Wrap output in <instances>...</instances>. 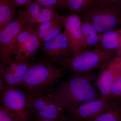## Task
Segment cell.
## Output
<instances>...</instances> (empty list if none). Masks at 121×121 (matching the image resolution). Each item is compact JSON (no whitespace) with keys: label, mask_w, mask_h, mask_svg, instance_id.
<instances>
[{"label":"cell","mask_w":121,"mask_h":121,"mask_svg":"<svg viewBox=\"0 0 121 121\" xmlns=\"http://www.w3.org/2000/svg\"><path fill=\"white\" fill-rule=\"evenodd\" d=\"M94 79L90 73H74L48 95L64 112L70 115L81 104L101 97L93 83Z\"/></svg>","instance_id":"obj_1"},{"label":"cell","mask_w":121,"mask_h":121,"mask_svg":"<svg viewBox=\"0 0 121 121\" xmlns=\"http://www.w3.org/2000/svg\"><path fill=\"white\" fill-rule=\"evenodd\" d=\"M55 66L45 58L34 62L19 87L27 93H44L50 90L67 72L64 68Z\"/></svg>","instance_id":"obj_2"},{"label":"cell","mask_w":121,"mask_h":121,"mask_svg":"<svg viewBox=\"0 0 121 121\" xmlns=\"http://www.w3.org/2000/svg\"><path fill=\"white\" fill-rule=\"evenodd\" d=\"M118 55L117 53L106 52L94 48L66 57L58 65L74 73L88 74L95 69H100Z\"/></svg>","instance_id":"obj_3"},{"label":"cell","mask_w":121,"mask_h":121,"mask_svg":"<svg viewBox=\"0 0 121 121\" xmlns=\"http://www.w3.org/2000/svg\"><path fill=\"white\" fill-rule=\"evenodd\" d=\"M99 33L117 30L121 21V5L105 4L98 0L89 9L82 12Z\"/></svg>","instance_id":"obj_4"},{"label":"cell","mask_w":121,"mask_h":121,"mask_svg":"<svg viewBox=\"0 0 121 121\" xmlns=\"http://www.w3.org/2000/svg\"><path fill=\"white\" fill-rule=\"evenodd\" d=\"M14 20L0 31V68L4 69L13 57L17 37L25 24L22 10Z\"/></svg>","instance_id":"obj_5"},{"label":"cell","mask_w":121,"mask_h":121,"mask_svg":"<svg viewBox=\"0 0 121 121\" xmlns=\"http://www.w3.org/2000/svg\"><path fill=\"white\" fill-rule=\"evenodd\" d=\"M27 95L30 112L35 114L37 118L59 121L65 116L64 112L48 95L36 92L27 93Z\"/></svg>","instance_id":"obj_6"},{"label":"cell","mask_w":121,"mask_h":121,"mask_svg":"<svg viewBox=\"0 0 121 121\" xmlns=\"http://www.w3.org/2000/svg\"><path fill=\"white\" fill-rule=\"evenodd\" d=\"M3 107L15 114L21 121H28L31 117L27 93L19 87H9L0 93Z\"/></svg>","instance_id":"obj_7"},{"label":"cell","mask_w":121,"mask_h":121,"mask_svg":"<svg viewBox=\"0 0 121 121\" xmlns=\"http://www.w3.org/2000/svg\"><path fill=\"white\" fill-rule=\"evenodd\" d=\"M40 43L33 31L24 25L17 37L13 58L21 62L31 61L35 58Z\"/></svg>","instance_id":"obj_8"},{"label":"cell","mask_w":121,"mask_h":121,"mask_svg":"<svg viewBox=\"0 0 121 121\" xmlns=\"http://www.w3.org/2000/svg\"><path fill=\"white\" fill-rule=\"evenodd\" d=\"M121 68V55L117 56L99 69L94 83L101 98L108 99L111 88Z\"/></svg>","instance_id":"obj_9"},{"label":"cell","mask_w":121,"mask_h":121,"mask_svg":"<svg viewBox=\"0 0 121 121\" xmlns=\"http://www.w3.org/2000/svg\"><path fill=\"white\" fill-rule=\"evenodd\" d=\"M82 23V18L75 13L66 17L65 18L64 32L68 39L71 56L86 50Z\"/></svg>","instance_id":"obj_10"},{"label":"cell","mask_w":121,"mask_h":121,"mask_svg":"<svg viewBox=\"0 0 121 121\" xmlns=\"http://www.w3.org/2000/svg\"><path fill=\"white\" fill-rule=\"evenodd\" d=\"M39 48L44 58L54 65H58L63 59L71 55L68 39L64 31L52 40L40 43Z\"/></svg>","instance_id":"obj_11"},{"label":"cell","mask_w":121,"mask_h":121,"mask_svg":"<svg viewBox=\"0 0 121 121\" xmlns=\"http://www.w3.org/2000/svg\"><path fill=\"white\" fill-rule=\"evenodd\" d=\"M114 101L101 97L93 99L81 104L70 115L75 121H91L110 108Z\"/></svg>","instance_id":"obj_12"},{"label":"cell","mask_w":121,"mask_h":121,"mask_svg":"<svg viewBox=\"0 0 121 121\" xmlns=\"http://www.w3.org/2000/svg\"><path fill=\"white\" fill-rule=\"evenodd\" d=\"M25 6V9L22 10L25 21V25L29 29L50 21L58 15L56 8L43 7L32 1Z\"/></svg>","instance_id":"obj_13"},{"label":"cell","mask_w":121,"mask_h":121,"mask_svg":"<svg viewBox=\"0 0 121 121\" xmlns=\"http://www.w3.org/2000/svg\"><path fill=\"white\" fill-rule=\"evenodd\" d=\"M65 18L64 16L58 15L51 20L35 26L31 29L40 43L50 41L63 32Z\"/></svg>","instance_id":"obj_14"},{"label":"cell","mask_w":121,"mask_h":121,"mask_svg":"<svg viewBox=\"0 0 121 121\" xmlns=\"http://www.w3.org/2000/svg\"><path fill=\"white\" fill-rule=\"evenodd\" d=\"M99 41L95 48L110 52L120 54L121 49V30H111L99 33Z\"/></svg>","instance_id":"obj_15"},{"label":"cell","mask_w":121,"mask_h":121,"mask_svg":"<svg viewBox=\"0 0 121 121\" xmlns=\"http://www.w3.org/2000/svg\"><path fill=\"white\" fill-rule=\"evenodd\" d=\"M32 61L22 62L13 73H8L0 70V74L3 76L7 88L9 87H19L22 84L25 75L32 64Z\"/></svg>","instance_id":"obj_16"},{"label":"cell","mask_w":121,"mask_h":121,"mask_svg":"<svg viewBox=\"0 0 121 121\" xmlns=\"http://www.w3.org/2000/svg\"><path fill=\"white\" fill-rule=\"evenodd\" d=\"M82 18V27L84 35L86 50L95 48L99 41V33L90 21L85 17Z\"/></svg>","instance_id":"obj_17"},{"label":"cell","mask_w":121,"mask_h":121,"mask_svg":"<svg viewBox=\"0 0 121 121\" xmlns=\"http://www.w3.org/2000/svg\"><path fill=\"white\" fill-rule=\"evenodd\" d=\"M17 8L10 0H0V31L16 18Z\"/></svg>","instance_id":"obj_18"},{"label":"cell","mask_w":121,"mask_h":121,"mask_svg":"<svg viewBox=\"0 0 121 121\" xmlns=\"http://www.w3.org/2000/svg\"><path fill=\"white\" fill-rule=\"evenodd\" d=\"M91 121H121V100H114L110 108Z\"/></svg>","instance_id":"obj_19"},{"label":"cell","mask_w":121,"mask_h":121,"mask_svg":"<svg viewBox=\"0 0 121 121\" xmlns=\"http://www.w3.org/2000/svg\"><path fill=\"white\" fill-rule=\"evenodd\" d=\"M98 0H64V7L71 11L83 12L91 8Z\"/></svg>","instance_id":"obj_20"},{"label":"cell","mask_w":121,"mask_h":121,"mask_svg":"<svg viewBox=\"0 0 121 121\" xmlns=\"http://www.w3.org/2000/svg\"><path fill=\"white\" fill-rule=\"evenodd\" d=\"M108 99L111 100H121V68L113 84Z\"/></svg>","instance_id":"obj_21"},{"label":"cell","mask_w":121,"mask_h":121,"mask_svg":"<svg viewBox=\"0 0 121 121\" xmlns=\"http://www.w3.org/2000/svg\"><path fill=\"white\" fill-rule=\"evenodd\" d=\"M0 121H21L15 114L0 106Z\"/></svg>","instance_id":"obj_22"},{"label":"cell","mask_w":121,"mask_h":121,"mask_svg":"<svg viewBox=\"0 0 121 121\" xmlns=\"http://www.w3.org/2000/svg\"><path fill=\"white\" fill-rule=\"evenodd\" d=\"M35 2L43 7L58 8L64 7L63 0H35Z\"/></svg>","instance_id":"obj_23"},{"label":"cell","mask_w":121,"mask_h":121,"mask_svg":"<svg viewBox=\"0 0 121 121\" xmlns=\"http://www.w3.org/2000/svg\"><path fill=\"white\" fill-rule=\"evenodd\" d=\"M22 63L12 58L7 63L3 71L8 73H13L17 69Z\"/></svg>","instance_id":"obj_24"},{"label":"cell","mask_w":121,"mask_h":121,"mask_svg":"<svg viewBox=\"0 0 121 121\" xmlns=\"http://www.w3.org/2000/svg\"><path fill=\"white\" fill-rule=\"evenodd\" d=\"M100 2L109 5H121V0H98Z\"/></svg>","instance_id":"obj_25"},{"label":"cell","mask_w":121,"mask_h":121,"mask_svg":"<svg viewBox=\"0 0 121 121\" xmlns=\"http://www.w3.org/2000/svg\"><path fill=\"white\" fill-rule=\"evenodd\" d=\"M17 7L22 5H25L26 4L31 1L32 0H10Z\"/></svg>","instance_id":"obj_26"},{"label":"cell","mask_w":121,"mask_h":121,"mask_svg":"<svg viewBox=\"0 0 121 121\" xmlns=\"http://www.w3.org/2000/svg\"><path fill=\"white\" fill-rule=\"evenodd\" d=\"M74 121L73 119H72L71 117H66V116H64V117H63L62 118L60 121Z\"/></svg>","instance_id":"obj_27"},{"label":"cell","mask_w":121,"mask_h":121,"mask_svg":"<svg viewBox=\"0 0 121 121\" xmlns=\"http://www.w3.org/2000/svg\"><path fill=\"white\" fill-rule=\"evenodd\" d=\"M35 121H52V120H49V119H39L37 118V120Z\"/></svg>","instance_id":"obj_28"},{"label":"cell","mask_w":121,"mask_h":121,"mask_svg":"<svg viewBox=\"0 0 121 121\" xmlns=\"http://www.w3.org/2000/svg\"><path fill=\"white\" fill-rule=\"evenodd\" d=\"M120 27H121V28H120V30H121V25H120Z\"/></svg>","instance_id":"obj_29"},{"label":"cell","mask_w":121,"mask_h":121,"mask_svg":"<svg viewBox=\"0 0 121 121\" xmlns=\"http://www.w3.org/2000/svg\"></svg>","instance_id":"obj_30"}]
</instances>
